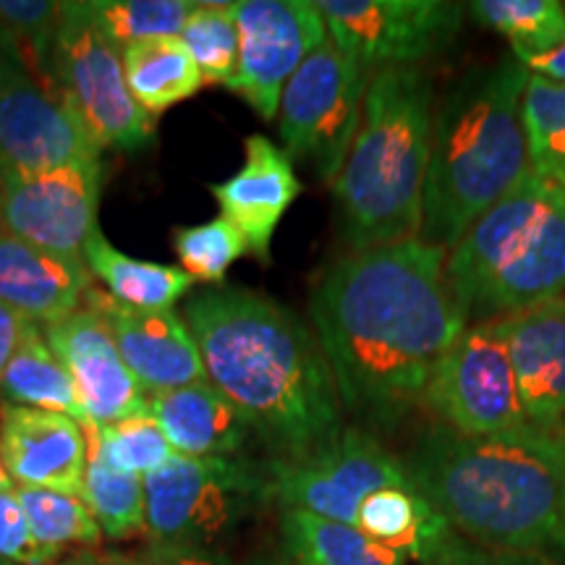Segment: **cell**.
Instances as JSON below:
<instances>
[{
  "mask_svg": "<svg viewBox=\"0 0 565 565\" xmlns=\"http://www.w3.org/2000/svg\"><path fill=\"white\" fill-rule=\"evenodd\" d=\"M448 252L412 238L351 252L312 291V322L343 412L372 429L398 427L469 320L445 282Z\"/></svg>",
  "mask_w": 565,
  "mask_h": 565,
  "instance_id": "1",
  "label": "cell"
},
{
  "mask_svg": "<svg viewBox=\"0 0 565 565\" xmlns=\"http://www.w3.org/2000/svg\"><path fill=\"white\" fill-rule=\"evenodd\" d=\"M183 322L207 383L280 461L317 454L343 433V404L312 330L278 301L246 288H212L186 301Z\"/></svg>",
  "mask_w": 565,
  "mask_h": 565,
  "instance_id": "2",
  "label": "cell"
},
{
  "mask_svg": "<svg viewBox=\"0 0 565 565\" xmlns=\"http://www.w3.org/2000/svg\"><path fill=\"white\" fill-rule=\"evenodd\" d=\"M416 490L479 547L565 557V437L526 427L469 437L435 427L406 463Z\"/></svg>",
  "mask_w": 565,
  "mask_h": 565,
  "instance_id": "3",
  "label": "cell"
},
{
  "mask_svg": "<svg viewBox=\"0 0 565 565\" xmlns=\"http://www.w3.org/2000/svg\"><path fill=\"white\" fill-rule=\"evenodd\" d=\"M529 74L519 61L471 74L443 103L433 121L424 244L450 252L487 210L513 192L529 173L521 103Z\"/></svg>",
  "mask_w": 565,
  "mask_h": 565,
  "instance_id": "4",
  "label": "cell"
},
{
  "mask_svg": "<svg viewBox=\"0 0 565 565\" xmlns=\"http://www.w3.org/2000/svg\"><path fill=\"white\" fill-rule=\"evenodd\" d=\"M433 121V82L422 68L374 71L356 139L333 183L351 252L419 238Z\"/></svg>",
  "mask_w": 565,
  "mask_h": 565,
  "instance_id": "5",
  "label": "cell"
},
{
  "mask_svg": "<svg viewBox=\"0 0 565 565\" xmlns=\"http://www.w3.org/2000/svg\"><path fill=\"white\" fill-rule=\"evenodd\" d=\"M445 282L469 324L565 296V189L529 173L458 238Z\"/></svg>",
  "mask_w": 565,
  "mask_h": 565,
  "instance_id": "6",
  "label": "cell"
},
{
  "mask_svg": "<svg viewBox=\"0 0 565 565\" xmlns=\"http://www.w3.org/2000/svg\"><path fill=\"white\" fill-rule=\"evenodd\" d=\"M47 79L74 105L103 150H139L152 141L154 118L134 100L124 47L100 30L87 3H66L47 61Z\"/></svg>",
  "mask_w": 565,
  "mask_h": 565,
  "instance_id": "7",
  "label": "cell"
},
{
  "mask_svg": "<svg viewBox=\"0 0 565 565\" xmlns=\"http://www.w3.org/2000/svg\"><path fill=\"white\" fill-rule=\"evenodd\" d=\"M267 492V477L233 458L173 454L145 477V532L154 545L212 547Z\"/></svg>",
  "mask_w": 565,
  "mask_h": 565,
  "instance_id": "8",
  "label": "cell"
},
{
  "mask_svg": "<svg viewBox=\"0 0 565 565\" xmlns=\"http://www.w3.org/2000/svg\"><path fill=\"white\" fill-rule=\"evenodd\" d=\"M370 79L372 71L338 51L328 38L282 89V152L312 166L322 181L335 183L362 124Z\"/></svg>",
  "mask_w": 565,
  "mask_h": 565,
  "instance_id": "9",
  "label": "cell"
},
{
  "mask_svg": "<svg viewBox=\"0 0 565 565\" xmlns=\"http://www.w3.org/2000/svg\"><path fill=\"white\" fill-rule=\"evenodd\" d=\"M424 404L440 416L445 427L469 437L532 427L521 406L500 320L475 322L463 330L437 364Z\"/></svg>",
  "mask_w": 565,
  "mask_h": 565,
  "instance_id": "10",
  "label": "cell"
},
{
  "mask_svg": "<svg viewBox=\"0 0 565 565\" xmlns=\"http://www.w3.org/2000/svg\"><path fill=\"white\" fill-rule=\"evenodd\" d=\"M387 487H416L406 463L387 454L364 427H345L333 443L299 461H275L267 469V492L294 508L356 526L359 508Z\"/></svg>",
  "mask_w": 565,
  "mask_h": 565,
  "instance_id": "11",
  "label": "cell"
},
{
  "mask_svg": "<svg viewBox=\"0 0 565 565\" xmlns=\"http://www.w3.org/2000/svg\"><path fill=\"white\" fill-rule=\"evenodd\" d=\"M100 154L103 147L55 84L13 58L0 79V173L97 166Z\"/></svg>",
  "mask_w": 565,
  "mask_h": 565,
  "instance_id": "12",
  "label": "cell"
},
{
  "mask_svg": "<svg viewBox=\"0 0 565 565\" xmlns=\"http://www.w3.org/2000/svg\"><path fill=\"white\" fill-rule=\"evenodd\" d=\"M317 9L338 51L370 71L437 55L463 24V6L445 0H320Z\"/></svg>",
  "mask_w": 565,
  "mask_h": 565,
  "instance_id": "13",
  "label": "cell"
},
{
  "mask_svg": "<svg viewBox=\"0 0 565 565\" xmlns=\"http://www.w3.org/2000/svg\"><path fill=\"white\" fill-rule=\"evenodd\" d=\"M236 24L238 71L228 89L242 95L259 118L273 121L286 84L328 42V24L312 0H242Z\"/></svg>",
  "mask_w": 565,
  "mask_h": 565,
  "instance_id": "14",
  "label": "cell"
},
{
  "mask_svg": "<svg viewBox=\"0 0 565 565\" xmlns=\"http://www.w3.org/2000/svg\"><path fill=\"white\" fill-rule=\"evenodd\" d=\"M103 162L40 175L0 173V231L84 263L97 231Z\"/></svg>",
  "mask_w": 565,
  "mask_h": 565,
  "instance_id": "15",
  "label": "cell"
},
{
  "mask_svg": "<svg viewBox=\"0 0 565 565\" xmlns=\"http://www.w3.org/2000/svg\"><path fill=\"white\" fill-rule=\"evenodd\" d=\"M42 333L74 380L84 419L116 424L150 414V395L141 393L100 315L82 307Z\"/></svg>",
  "mask_w": 565,
  "mask_h": 565,
  "instance_id": "16",
  "label": "cell"
},
{
  "mask_svg": "<svg viewBox=\"0 0 565 565\" xmlns=\"http://www.w3.org/2000/svg\"><path fill=\"white\" fill-rule=\"evenodd\" d=\"M82 307L92 309L110 328L124 364L145 395L207 383L202 353L183 317L173 312H141L118 303L113 296L89 288Z\"/></svg>",
  "mask_w": 565,
  "mask_h": 565,
  "instance_id": "17",
  "label": "cell"
},
{
  "mask_svg": "<svg viewBox=\"0 0 565 565\" xmlns=\"http://www.w3.org/2000/svg\"><path fill=\"white\" fill-rule=\"evenodd\" d=\"M0 458L11 482L82 494L87 437L71 416L40 408H0Z\"/></svg>",
  "mask_w": 565,
  "mask_h": 565,
  "instance_id": "18",
  "label": "cell"
},
{
  "mask_svg": "<svg viewBox=\"0 0 565 565\" xmlns=\"http://www.w3.org/2000/svg\"><path fill=\"white\" fill-rule=\"evenodd\" d=\"M244 158L242 171L223 183H212L210 192L221 204V215L244 236L246 249L267 263L275 231L301 194V183L291 158L265 134L246 137Z\"/></svg>",
  "mask_w": 565,
  "mask_h": 565,
  "instance_id": "19",
  "label": "cell"
},
{
  "mask_svg": "<svg viewBox=\"0 0 565 565\" xmlns=\"http://www.w3.org/2000/svg\"><path fill=\"white\" fill-rule=\"evenodd\" d=\"M500 324L529 424L555 433L565 422V296Z\"/></svg>",
  "mask_w": 565,
  "mask_h": 565,
  "instance_id": "20",
  "label": "cell"
},
{
  "mask_svg": "<svg viewBox=\"0 0 565 565\" xmlns=\"http://www.w3.org/2000/svg\"><path fill=\"white\" fill-rule=\"evenodd\" d=\"M89 288L92 273L84 263L0 231V303L26 322L45 328L74 315Z\"/></svg>",
  "mask_w": 565,
  "mask_h": 565,
  "instance_id": "21",
  "label": "cell"
},
{
  "mask_svg": "<svg viewBox=\"0 0 565 565\" xmlns=\"http://www.w3.org/2000/svg\"><path fill=\"white\" fill-rule=\"evenodd\" d=\"M150 416L173 454L189 458H231L252 433L238 408L210 383L152 395Z\"/></svg>",
  "mask_w": 565,
  "mask_h": 565,
  "instance_id": "22",
  "label": "cell"
},
{
  "mask_svg": "<svg viewBox=\"0 0 565 565\" xmlns=\"http://www.w3.org/2000/svg\"><path fill=\"white\" fill-rule=\"evenodd\" d=\"M356 529L406 561L412 557L419 563L433 561L437 550L456 534L416 487H387L370 494L359 508Z\"/></svg>",
  "mask_w": 565,
  "mask_h": 565,
  "instance_id": "23",
  "label": "cell"
},
{
  "mask_svg": "<svg viewBox=\"0 0 565 565\" xmlns=\"http://www.w3.org/2000/svg\"><path fill=\"white\" fill-rule=\"evenodd\" d=\"M84 265L89 267L92 278H100L108 286V296L141 312H171L175 301L192 291L196 282L181 267L145 263L118 252L100 228L84 246Z\"/></svg>",
  "mask_w": 565,
  "mask_h": 565,
  "instance_id": "24",
  "label": "cell"
},
{
  "mask_svg": "<svg viewBox=\"0 0 565 565\" xmlns=\"http://www.w3.org/2000/svg\"><path fill=\"white\" fill-rule=\"evenodd\" d=\"M0 398L9 406L40 408V412L71 416L79 424L87 422L74 380H71L66 364L47 345L40 324H30L19 349L13 351L9 366L0 377Z\"/></svg>",
  "mask_w": 565,
  "mask_h": 565,
  "instance_id": "25",
  "label": "cell"
},
{
  "mask_svg": "<svg viewBox=\"0 0 565 565\" xmlns=\"http://www.w3.org/2000/svg\"><path fill=\"white\" fill-rule=\"evenodd\" d=\"M126 82L141 110L158 118L202 87V74L181 38H150L124 47Z\"/></svg>",
  "mask_w": 565,
  "mask_h": 565,
  "instance_id": "26",
  "label": "cell"
},
{
  "mask_svg": "<svg viewBox=\"0 0 565 565\" xmlns=\"http://www.w3.org/2000/svg\"><path fill=\"white\" fill-rule=\"evenodd\" d=\"M280 534L296 565H406V557L380 545L362 529L282 508Z\"/></svg>",
  "mask_w": 565,
  "mask_h": 565,
  "instance_id": "27",
  "label": "cell"
},
{
  "mask_svg": "<svg viewBox=\"0 0 565 565\" xmlns=\"http://www.w3.org/2000/svg\"><path fill=\"white\" fill-rule=\"evenodd\" d=\"M469 9L511 42L519 63L553 53L565 42V6L557 0H477Z\"/></svg>",
  "mask_w": 565,
  "mask_h": 565,
  "instance_id": "28",
  "label": "cell"
},
{
  "mask_svg": "<svg viewBox=\"0 0 565 565\" xmlns=\"http://www.w3.org/2000/svg\"><path fill=\"white\" fill-rule=\"evenodd\" d=\"M82 498L108 540L145 532V479L113 469L89 440Z\"/></svg>",
  "mask_w": 565,
  "mask_h": 565,
  "instance_id": "29",
  "label": "cell"
},
{
  "mask_svg": "<svg viewBox=\"0 0 565 565\" xmlns=\"http://www.w3.org/2000/svg\"><path fill=\"white\" fill-rule=\"evenodd\" d=\"M521 118L526 131L529 171L565 189V84L529 76Z\"/></svg>",
  "mask_w": 565,
  "mask_h": 565,
  "instance_id": "30",
  "label": "cell"
},
{
  "mask_svg": "<svg viewBox=\"0 0 565 565\" xmlns=\"http://www.w3.org/2000/svg\"><path fill=\"white\" fill-rule=\"evenodd\" d=\"M17 494L40 545L63 553L66 545L97 547L103 542V529L82 494L40 487H17Z\"/></svg>",
  "mask_w": 565,
  "mask_h": 565,
  "instance_id": "31",
  "label": "cell"
},
{
  "mask_svg": "<svg viewBox=\"0 0 565 565\" xmlns=\"http://www.w3.org/2000/svg\"><path fill=\"white\" fill-rule=\"evenodd\" d=\"M179 38L189 47L204 84H228L238 71L236 3H194Z\"/></svg>",
  "mask_w": 565,
  "mask_h": 565,
  "instance_id": "32",
  "label": "cell"
},
{
  "mask_svg": "<svg viewBox=\"0 0 565 565\" xmlns=\"http://www.w3.org/2000/svg\"><path fill=\"white\" fill-rule=\"evenodd\" d=\"M87 6L118 47L150 38H179L194 11L189 0H92Z\"/></svg>",
  "mask_w": 565,
  "mask_h": 565,
  "instance_id": "33",
  "label": "cell"
},
{
  "mask_svg": "<svg viewBox=\"0 0 565 565\" xmlns=\"http://www.w3.org/2000/svg\"><path fill=\"white\" fill-rule=\"evenodd\" d=\"M82 429L105 461L126 475L145 479L173 456L171 443L166 440L150 414L116 424L82 422Z\"/></svg>",
  "mask_w": 565,
  "mask_h": 565,
  "instance_id": "34",
  "label": "cell"
},
{
  "mask_svg": "<svg viewBox=\"0 0 565 565\" xmlns=\"http://www.w3.org/2000/svg\"><path fill=\"white\" fill-rule=\"evenodd\" d=\"M63 13L66 3L55 0H0V32L11 42L19 61L42 79H47V61Z\"/></svg>",
  "mask_w": 565,
  "mask_h": 565,
  "instance_id": "35",
  "label": "cell"
},
{
  "mask_svg": "<svg viewBox=\"0 0 565 565\" xmlns=\"http://www.w3.org/2000/svg\"><path fill=\"white\" fill-rule=\"evenodd\" d=\"M173 246L181 270H186L196 282H215V286L225 280L231 265L249 252L236 225L223 215L202 225L179 228L173 233Z\"/></svg>",
  "mask_w": 565,
  "mask_h": 565,
  "instance_id": "36",
  "label": "cell"
},
{
  "mask_svg": "<svg viewBox=\"0 0 565 565\" xmlns=\"http://www.w3.org/2000/svg\"><path fill=\"white\" fill-rule=\"evenodd\" d=\"M61 550L45 547L34 540L30 519L19 503L17 487L0 492V557L19 565H55Z\"/></svg>",
  "mask_w": 565,
  "mask_h": 565,
  "instance_id": "37",
  "label": "cell"
},
{
  "mask_svg": "<svg viewBox=\"0 0 565 565\" xmlns=\"http://www.w3.org/2000/svg\"><path fill=\"white\" fill-rule=\"evenodd\" d=\"M424 565H545V563L534 561V557L494 553V550L479 547L469 540H458V534H454L440 550H437L433 561Z\"/></svg>",
  "mask_w": 565,
  "mask_h": 565,
  "instance_id": "38",
  "label": "cell"
},
{
  "mask_svg": "<svg viewBox=\"0 0 565 565\" xmlns=\"http://www.w3.org/2000/svg\"><path fill=\"white\" fill-rule=\"evenodd\" d=\"M141 557L152 565H233L228 557L217 555L212 547L194 545H154L141 550Z\"/></svg>",
  "mask_w": 565,
  "mask_h": 565,
  "instance_id": "39",
  "label": "cell"
},
{
  "mask_svg": "<svg viewBox=\"0 0 565 565\" xmlns=\"http://www.w3.org/2000/svg\"><path fill=\"white\" fill-rule=\"evenodd\" d=\"M30 324L32 322H26L24 317L13 312L6 303H0V377H3L6 366H9L13 351L19 349L21 338H24Z\"/></svg>",
  "mask_w": 565,
  "mask_h": 565,
  "instance_id": "40",
  "label": "cell"
},
{
  "mask_svg": "<svg viewBox=\"0 0 565 565\" xmlns=\"http://www.w3.org/2000/svg\"><path fill=\"white\" fill-rule=\"evenodd\" d=\"M55 565H152L145 561L141 553L126 555V553H108V550H79V553H71Z\"/></svg>",
  "mask_w": 565,
  "mask_h": 565,
  "instance_id": "41",
  "label": "cell"
},
{
  "mask_svg": "<svg viewBox=\"0 0 565 565\" xmlns=\"http://www.w3.org/2000/svg\"><path fill=\"white\" fill-rule=\"evenodd\" d=\"M521 68H524L529 76H536V79L565 84V42L553 53H545L540 55V58L521 63Z\"/></svg>",
  "mask_w": 565,
  "mask_h": 565,
  "instance_id": "42",
  "label": "cell"
},
{
  "mask_svg": "<svg viewBox=\"0 0 565 565\" xmlns=\"http://www.w3.org/2000/svg\"><path fill=\"white\" fill-rule=\"evenodd\" d=\"M13 58H19V55H17V51H13V47H11V42L3 38V32H0V79H3L6 68L11 66Z\"/></svg>",
  "mask_w": 565,
  "mask_h": 565,
  "instance_id": "43",
  "label": "cell"
},
{
  "mask_svg": "<svg viewBox=\"0 0 565 565\" xmlns=\"http://www.w3.org/2000/svg\"><path fill=\"white\" fill-rule=\"evenodd\" d=\"M242 565H296L291 561H282V557H267V555H259V557H252V561H246Z\"/></svg>",
  "mask_w": 565,
  "mask_h": 565,
  "instance_id": "44",
  "label": "cell"
},
{
  "mask_svg": "<svg viewBox=\"0 0 565 565\" xmlns=\"http://www.w3.org/2000/svg\"><path fill=\"white\" fill-rule=\"evenodd\" d=\"M11 487H13V482H11L9 471H6V466H3V458H0V492L11 490Z\"/></svg>",
  "mask_w": 565,
  "mask_h": 565,
  "instance_id": "45",
  "label": "cell"
},
{
  "mask_svg": "<svg viewBox=\"0 0 565 565\" xmlns=\"http://www.w3.org/2000/svg\"><path fill=\"white\" fill-rule=\"evenodd\" d=\"M0 565H11V563H6V561H3V557H0Z\"/></svg>",
  "mask_w": 565,
  "mask_h": 565,
  "instance_id": "46",
  "label": "cell"
}]
</instances>
